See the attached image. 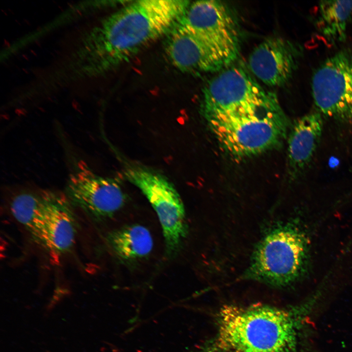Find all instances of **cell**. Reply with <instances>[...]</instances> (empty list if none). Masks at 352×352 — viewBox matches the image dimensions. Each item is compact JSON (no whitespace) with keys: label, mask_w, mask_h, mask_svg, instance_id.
Masks as SVG:
<instances>
[{"label":"cell","mask_w":352,"mask_h":352,"mask_svg":"<svg viewBox=\"0 0 352 352\" xmlns=\"http://www.w3.org/2000/svg\"><path fill=\"white\" fill-rule=\"evenodd\" d=\"M208 352H295L297 324L293 312L266 305L228 306L220 311Z\"/></svg>","instance_id":"7a4b0ae2"},{"label":"cell","mask_w":352,"mask_h":352,"mask_svg":"<svg viewBox=\"0 0 352 352\" xmlns=\"http://www.w3.org/2000/svg\"><path fill=\"white\" fill-rule=\"evenodd\" d=\"M106 243L112 254L125 262H132L145 258L153 247L149 230L137 224H130L109 232Z\"/></svg>","instance_id":"5bb4252c"},{"label":"cell","mask_w":352,"mask_h":352,"mask_svg":"<svg viewBox=\"0 0 352 352\" xmlns=\"http://www.w3.org/2000/svg\"><path fill=\"white\" fill-rule=\"evenodd\" d=\"M203 116L222 150L238 160L282 145L290 127L277 97L245 110Z\"/></svg>","instance_id":"3957f363"},{"label":"cell","mask_w":352,"mask_h":352,"mask_svg":"<svg viewBox=\"0 0 352 352\" xmlns=\"http://www.w3.org/2000/svg\"><path fill=\"white\" fill-rule=\"evenodd\" d=\"M309 259V242L305 231L297 224L283 223L258 243L245 277L274 286H286L305 276Z\"/></svg>","instance_id":"277c9868"},{"label":"cell","mask_w":352,"mask_h":352,"mask_svg":"<svg viewBox=\"0 0 352 352\" xmlns=\"http://www.w3.org/2000/svg\"><path fill=\"white\" fill-rule=\"evenodd\" d=\"M45 206L41 245L51 255L70 251L74 244L78 222L65 193L45 189Z\"/></svg>","instance_id":"7c38bea8"},{"label":"cell","mask_w":352,"mask_h":352,"mask_svg":"<svg viewBox=\"0 0 352 352\" xmlns=\"http://www.w3.org/2000/svg\"><path fill=\"white\" fill-rule=\"evenodd\" d=\"M123 172L155 211L162 227L166 252L169 256L175 255L188 234L184 206L178 192L165 176L145 166L126 163Z\"/></svg>","instance_id":"5b68a950"},{"label":"cell","mask_w":352,"mask_h":352,"mask_svg":"<svg viewBox=\"0 0 352 352\" xmlns=\"http://www.w3.org/2000/svg\"><path fill=\"white\" fill-rule=\"evenodd\" d=\"M44 192L45 189L24 190L16 194L10 202L13 216L40 245L45 206Z\"/></svg>","instance_id":"9a60e30c"},{"label":"cell","mask_w":352,"mask_h":352,"mask_svg":"<svg viewBox=\"0 0 352 352\" xmlns=\"http://www.w3.org/2000/svg\"><path fill=\"white\" fill-rule=\"evenodd\" d=\"M311 90L319 112L352 126V49L340 50L321 63Z\"/></svg>","instance_id":"8992f818"},{"label":"cell","mask_w":352,"mask_h":352,"mask_svg":"<svg viewBox=\"0 0 352 352\" xmlns=\"http://www.w3.org/2000/svg\"><path fill=\"white\" fill-rule=\"evenodd\" d=\"M276 95L263 88L243 67H227L203 88L201 110L205 115L246 110Z\"/></svg>","instance_id":"ba28073f"},{"label":"cell","mask_w":352,"mask_h":352,"mask_svg":"<svg viewBox=\"0 0 352 352\" xmlns=\"http://www.w3.org/2000/svg\"><path fill=\"white\" fill-rule=\"evenodd\" d=\"M320 112L308 113L298 118L289 134L287 150L288 174L291 179L303 175L309 167L323 131Z\"/></svg>","instance_id":"4fadbf2b"},{"label":"cell","mask_w":352,"mask_h":352,"mask_svg":"<svg viewBox=\"0 0 352 352\" xmlns=\"http://www.w3.org/2000/svg\"><path fill=\"white\" fill-rule=\"evenodd\" d=\"M176 26L200 36L232 62L239 55V23L230 7L222 1H191Z\"/></svg>","instance_id":"9c48e42d"},{"label":"cell","mask_w":352,"mask_h":352,"mask_svg":"<svg viewBox=\"0 0 352 352\" xmlns=\"http://www.w3.org/2000/svg\"><path fill=\"white\" fill-rule=\"evenodd\" d=\"M64 193L74 208L94 221L111 217L126 200L125 195L116 180L97 174L83 160L75 163Z\"/></svg>","instance_id":"52a82bcc"},{"label":"cell","mask_w":352,"mask_h":352,"mask_svg":"<svg viewBox=\"0 0 352 352\" xmlns=\"http://www.w3.org/2000/svg\"><path fill=\"white\" fill-rule=\"evenodd\" d=\"M166 52L172 64L187 73L222 70L232 63L200 36L176 26L168 34Z\"/></svg>","instance_id":"30bf717a"},{"label":"cell","mask_w":352,"mask_h":352,"mask_svg":"<svg viewBox=\"0 0 352 352\" xmlns=\"http://www.w3.org/2000/svg\"><path fill=\"white\" fill-rule=\"evenodd\" d=\"M191 1H132L104 19L84 39L82 69L99 74L121 65L176 26Z\"/></svg>","instance_id":"6da1fadb"},{"label":"cell","mask_w":352,"mask_h":352,"mask_svg":"<svg viewBox=\"0 0 352 352\" xmlns=\"http://www.w3.org/2000/svg\"><path fill=\"white\" fill-rule=\"evenodd\" d=\"M303 51L297 43L280 37H271L251 52L249 66L252 73L265 84L281 87L292 77Z\"/></svg>","instance_id":"8fae6325"},{"label":"cell","mask_w":352,"mask_h":352,"mask_svg":"<svg viewBox=\"0 0 352 352\" xmlns=\"http://www.w3.org/2000/svg\"><path fill=\"white\" fill-rule=\"evenodd\" d=\"M315 24L318 31L331 44L344 42L352 17V0L320 1Z\"/></svg>","instance_id":"2e32d148"}]
</instances>
